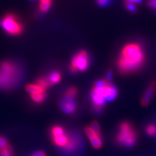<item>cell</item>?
<instances>
[{"mask_svg":"<svg viewBox=\"0 0 156 156\" xmlns=\"http://www.w3.org/2000/svg\"><path fill=\"white\" fill-rule=\"evenodd\" d=\"M145 59L143 46L139 42H129L122 48L117 61V68L121 74H130L139 70L144 65Z\"/></svg>","mask_w":156,"mask_h":156,"instance_id":"cell-1","label":"cell"},{"mask_svg":"<svg viewBox=\"0 0 156 156\" xmlns=\"http://www.w3.org/2000/svg\"><path fill=\"white\" fill-rule=\"evenodd\" d=\"M23 76L20 65L13 60L0 62V90L10 91L17 87Z\"/></svg>","mask_w":156,"mask_h":156,"instance_id":"cell-2","label":"cell"},{"mask_svg":"<svg viewBox=\"0 0 156 156\" xmlns=\"http://www.w3.org/2000/svg\"><path fill=\"white\" fill-rule=\"evenodd\" d=\"M118 94V90L109 80H101L96 82L90 91V100L94 110L100 113L106 102L116 99Z\"/></svg>","mask_w":156,"mask_h":156,"instance_id":"cell-3","label":"cell"},{"mask_svg":"<svg viewBox=\"0 0 156 156\" xmlns=\"http://www.w3.org/2000/svg\"><path fill=\"white\" fill-rule=\"evenodd\" d=\"M0 27L7 35L16 37L22 35L24 30L23 24L16 14L8 12L0 19Z\"/></svg>","mask_w":156,"mask_h":156,"instance_id":"cell-4","label":"cell"},{"mask_svg":"<svg viewBox=\"0 0 156 156\" xmlns=\"http://www.w3.org/2000/svg\"><path fill=\"white\" fill-rule=\"evenodd\" d=\"M138 139V134L133 126L128 122H122L116 136V141L120 146L131 148L135 146Z\"/></svg>","mask_w":156,"mask_h":156,"instance_id":"cell-5","label":"cell"},{"mask_svg":"<svg viewBox=\"0 0 156 156\" xmlns=\"http://www.w3.org/2000/svg\"><path fill=\"white\" fill-rule=\"evenodd\" d=\"M89 66V57L85 50L80 51L73 57L70 65V70L72 73L85 72Z\"/></svg>","mask_w":156,"mask_h":156,"instance_id":"cell-6","label":"cell"},{"mask_svg":"<svg viewBox=\"0 0 156 156\" xmlns=\"http://www.w3.org/2000/svg\"><path fill=\"white\" fill-rule=\"evenodd\" d=\"M85 133L94 148L100 149L103 146L101 135L96 133L90 126H87L85 128Z\"/></svg>","mask_w":156,"mask_h":156,"instance_id":"cell-7","label":"cell"},{"mask_svg":"<svg viewBox=\"0 0 156 156\" xmlns=\"http://www.w3.org/2000/svg\"><path fill=\"white\" fill-rule=\"evenodd\" d=\"M156 92V81H152L146 87L144 94L141 98L140 104L143 106H147L152 101Z\"/></svg>","mask_w":156,"mask_h":156,"instance_id":"cell-8","label":"cell"},{"mask_svg":"<svg viewBox=\"0 0 156 156\" xmlns=\"http://www.w3.org/2000/svg\"><path fill=\"white\" fill-rule=\"evenodd\" d=\"M60 107L65 113L69 115L74 113L77 109L76 103L74 100L68 99L65 98H63L61 101Z\"/></svg>","mask_w":156,"mask_h":156,"instance_id":"cell-9","label":"cell"},{"mask_svg":"<svg viewBox=\"0 0 156 156\" xmlns=\"http://www.w3.org/2000/svg\"><path fill=\"white\" fill-rule=\"evenodd\" d=\"M80 145V140L77 136L70 135L69 140H68L67 144L65 146V148H62V150L67 153H73L77 151Z\"/></svg>","mask_w":156,"mask_h":156,"instance_id":"cell-10","label":"cell"},{"mask_svg":"<svg viewBox=\"0 0 156 156\" xmlns=\"http://www.w3.org/2000/svg\"><path fill=\"white\" fill-rule=\"evenodd\" d=\"M69 137L70 135L65 133L58 136H53V137H51V140L55 145L62 149L67 144L68 140H69Z\"/></svg>","mask_w":156,"mask_h":156,"instance_id":"cell-11","label":"cell"},{"mask_svg":"<svg viewBox=\"0 0 156 156\" xmlns=\"http://www.w3.org/2000/svg\"><path fill=\"white\" fill-rule=\"evenodd\" d=\"M26 89L30 94L35 93H46V89L37 84V83L28 84L26 87Z\"/></svg>","mask_w":156,"mask_h":156,"instance_id":"cell-12","label":"cell"},{"mask_svg":"<svg viewBox=\"0 0 156 156\" xmlns=\"http://www.w3.org/2000/svg\"><path fill=\"white\" fill-rule=\"evenodd\" d=\"M61 77L62 76L59 72L53 71L51 73H50V74L48 76V77H47V80L48 81L49 85H50V86H51L58 83L61 80Z\"/></svg>","mask_w":156,"mask_h":156,"instance_id":"cell-13","label":"cell"},{"mask_svg":"<svg viewBox=\"0 0 156 156\" xmlns=\"http://www.w3.org/2000/svg\"><path fill=\"white\" fill-rule=\"evenodd\" d=\"M52 0H39V11L42 12H48L51 7Z\"/></svg>","mask_w":156,"mask_h":156,"instance_id":"cell-14","label":"cell"},{"mask_svg":"<svg viewBox=\"0 0 156 156\" xmlns=\"http://www.w3.org/2000/svg\"><path fill=\"white\" fill-rule=\"evenodd\" d=\"M51 137L53 136H58L62 134H64L66 133L65 129H64L63 127H62L61 126H53L51 129Z\"/></svg>","mask_w":156,"mask_h":156,"instance_id":"cell-15","label":"cell"},{"mask_svg":"<svg viewBox=\"0 0 156 156\" xmlns=\"http://www.w3.org/2000/svg\"><path fill=\"white\" fill-rule=\"evenodd\" d=\"M77 89L74 87H72L68 88V89L66 90L65 92V95L64 98L68 99H72V100H74L76 96H77Z\"/></svg>","mask_w":156,"mask_h":156,"instance_id":"cell-16","label":"cell"},{"mask_svg":"<svg viewBox=\"0 0 156 156\" xmlns=\"http://www.w3.org/2000/svg\"><path fill=\"white\" fill-rule=\"evenodd\" d=\"M32 100L37 104H41L45 100L46 93H35L30 94Z\"/></svg>","mask_w":156,"mask_h":156,"instance_id":"cell-17","label":"cell"},{"mask_svg":"<svg viewBox=\"0 0 156 156\" xmlns=\"http://www.w3.org/2000/svg\"><path fill=\"white\" fill-rule=\"evenodd\" d=\"M13 155H14V150L11 145H10L6 148L0 150V156H13Z\"/></svg>","mask_w":156,"mask_h":156,"instance_id":"cell-18","label":"cell"},{"mask_svg":"<svg viewBox=\"0 0 156 156\" xmlns=\"http://www.w3.org/2000/svg\"><path fill=\"white\" fill-rule=\"evenodd\" d=\"M10 145H11V144L9 143L7 138L5 137L4 136L0 135V150L6 148Z\"/></svg>","mask_w":156,"mask_h":156,"instance_id":"cell-19","label":"cell"},{"mask_svg":"<svg viewBox=\"0 0 156 156\" xmlns=\"http://www.w3.org/2000/svg\"><path fill=\"white\" fill-rule=\"evenodd\" d=\"M146 133L150 136H155L156 135V126L154 124L148 125L146 127Z\"/></svg>","mask_w":156,"mask_h":156,"instance_id":"cell-20","label":"cell"},{"mask_svg":"<svg viewBox=\"0 0 156 156\" xmlns=\"http://www.w3.org/2000/svg\"><path fill=\"white\" fill-rule=\"evenodd\" d=\"M90 127L95 131L96 133L101 135V130H100V125H99L98 123L96 121H93V122H92L90 124Z\"/></svg>","mask_w":156,"mask_h":156,"instance_id":"cell-21","label":"cell"},{"mask_svg":"<svg viewBox=\"0 0 156 156\" xmlns=\"http://www.w3.org/2000/svg\"><path fill=\"white\" fill-rule=\"evenodd\" d=\"M126 8L128 9V11H129L131 12H135L136 11V5H135L126 3Z\"/></svg>","mask_w":156,"mask_h":156,"instance_id":"cell-22","label":"cell"},{"mask_svg":"<svg viewBox=\"0 0 156 156\" xmlns=\"http://www.w3.org/2000/svg\"><path fill=\"white\" fill-rule=\"evenodd\" d=\"M147 3L150 8L156 11V0H148Z\"/></svg>","mask_w":156,"mask_h":156,"instance_id":"cell-23","label":"cell"},{"mask_svg":"<svg viewBox=\"0 0 156 156\" xmlns=\"http://www.w3.org/2000/svg\"><path fill=\"white\" fill-rule=\"evenodd\" d=\"M111 0H96L97 3L100 6H106L109 3Z\"/></svg>","mask_w":156,"mask_h":156,"instance_id":"cell-24","label":"cell"},{"mask_svg":"<svg viewBox=\"0 0 156 156\" xmlns=\"http://www.w3.org/2000/svg\"><path fill=\"white\" fill-rule=\"evenodd\" d=\"M142 2V0H126V3L133 4L136 5V4H139Z\"/></svg>","mask_w":156,"mask_h":156,"instance_id":"cell-25","label":"cell"},{"mask_svg":"<svg viewBox=\"0 0 156 156\" xmlns=\"http://www.w3.org/2000/svg\"><path fill=\"white\" fill-rule=\"evenodd\" d=\"M30 156H47L44 152L43 151H37V152L33 153Z\"/></svg>","mask_w":156,"mask_h":156,"instance_id":"cell-26","label":"cell"},{"mask_svg":"<svg viewBox=\"0 0 156 156\" xmlns=\"http://www.w3.org/2000/svg\"><path fill=\"white\" fill-rule=\"evenodd\" d=\"M32 1H34V0H32Z\"/></svg>","mask_w":156,"mask_h":156,"instance_id":"cell-27","label":"cell"}]
</instances>
